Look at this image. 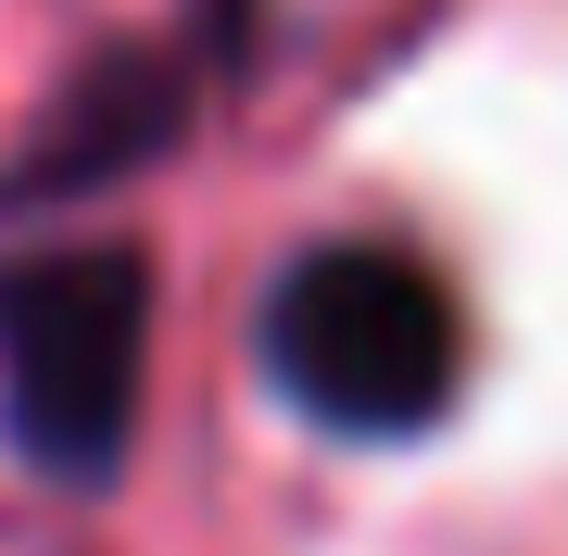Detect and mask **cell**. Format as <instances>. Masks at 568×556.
<instances>
[{"mask_svg":"<svg viewBox=\"0 0 568 556\" xmlns=\"http://www.w3.org/2000/svg\"><path fill=\"white\" fill-rule=\"evenodd\" d=\"M265 380L342 443H417L467 392V304L405 241H316L265 279Z\"/></svg>","mask_w":568,"mask_h":556,"instance_id":"cell-1","label":"cell"},{"mask_svg":"<svg viewBox=\"0 0 568 556\" xmlns=\"http://www.w3.org/2000/svg\"><path fill=\"white\" fill-rule=\"evenodd\" d=\"M152 367V266L126 241L0 266V431L51 481H114Z\"/></svg>","mask_w":568,"mask_h":556,"instance_id":"cell-2","label":"cell"}]
</instances>
